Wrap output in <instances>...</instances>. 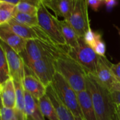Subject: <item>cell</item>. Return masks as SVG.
Here are the masks:
<instances>
[{
	"label": "cell",
	"instance_id": "6da1fadb",
	"mask_svg": "<svg viewBox=\"0 0 120 120\" xmlns=\"http://www.w3.org/2000/svg\"><path fill=\"white\" fill-rule=\"evenodd\" d=\"M88 75V88L90 91L98 120H116V105L110 91L92 74Z\"/></svg>",
	"mask_w": 120,
	"mask_h": 120
},
{
	"label": "cell",
	"instance_id": "7a4b0ae2",
	"mask_svg": "<svg viewBox=\"0 0 120 120\" xmlns=\"http://www.w3.org/2000/svg\"><path fill=\"white\" fill-rule=\"evenodd\" d=\"M55 66L56 72L59 73L77 93L87 89L88 75L86 71L67 54L56 59Z\"/></svg>",
	"mask_w": 120,
	"mask_h": 120
},
{
	"label": "cell",
	"instance_id": "3957f363",
	"mask_svg": "<svg viewBox=\"0 0 120 120\" xmlns=\"http://www.w3.org/2000/svg\"><path fill=\"white\" fill-rule=\"evenodd\" d=\"M68 47L58 46L53 42H44L40 40H27L25 48L20 54L25 65L44 58L57 59L67 54Z\"/></svg>",
	"mask_w": 120,
	"mask_h": 120
},
{
	"label": "cell",
	"instance_id": "277c9868",
	"mask_svg": "<svg viewBox=\"0 0 120 120\" xmlns=\"http://www.w3.org/2000/svg\"><path fill=\"white\" fill-rule=\"evenodd\" d=\"M51 86L58 98L72 112L75 117H81L84 120L77 93L59 73H56Z\"/></svg>",
	"mask_w": 120,
	"mask_h": 120
},
{
	"label": "cell",
	"instance_id": "5b68a950",
	"mask_svg": "<svg viewBox=\"0 0 120 120\" xmlns=\"http://www.w3.org/2000/svg\"><path fill=\"white\" fill-rule=\"evenodd\" d=\"M37 18L39 26L54 44L61 47H67L63 35L60 21L49 11L42 1L38 6Z\"/></svg>",
	"mask_w": 120,
	"mask_h": 120
},
{
	"label": "cell",
	"instance_id": "8992f818",
	"mask_svg": "<svg viewBox=\"0 0 120 120\" xmlns=\"http://www.w3.org/2000/svg\"><path fill=\"white\" fill-rule=\"evenodd\" d=\"M67 55L82 66L87 74H96L99 56L83 37H79V45L76 47H68Z\"/></svg>",
	"mask_w": 120,
	"mask_h": 120
},
{
	"label": "cell",
	"instance_id": "52a82bcc",
	"mask_svg": "<svg viewBox=\"0 0 120 120\" xmlns=\"http://www.w3.org/2000/svg\"><path fill=\"white\" fill-rule=\"evenodd\" d=\"M68 21L79 37L85 36L91 29L86 0H75L72 11Z\"/></svg>",
	"mask_w": 120,
	"mask_h": 120
},
{
	"label": "cell",
	"instance_id": "ba28073f",
	"mask_svg": "<svg viewBox=\"0 0 120 120\" xmlns=\"http://www.w3.org/2000/svg\"><path fill=\"white\" fill-rule=\"evenodd\" d=\"M55 59L44 58L26 65L30 71L47 88L51 85L56 73Z\"/></svg>",
	"mask_w": 120,
	"mask_h": 120
},
{
	"label": "cell",
	"instance_id": "9c48e42d",
	"mask_svg": "<svg viewBox=\"0 0 120 120\" xmlns=\"http://www.w3.org/2000/svg\"><path fill=\"white\" fill-rule=\"evenodd\" d=\"M0 47H1L5 52L9 66L11 78L14 81L22 83L25 74V65L20 54L1 40L0 41Z\"/></svg>",
	"mask_w": 120,
	"mask_h": 120
},
{
	"label": "cell",
	"instance_id": "30bf717a",
	"mask_svg": "<svg viewBox=\"0 0 120 120\" xmlns=\"http://www.w3.org/2000/svg\"><path fill=\"white\" fill-rule=\"evenodd\" d=\"M112 63H111L105 56H99L95 74L98 80L110 91L114 89L120 83L112 71Z\"/></svg>",
	"mask_w": 120,
	"mask_h": 120
},
{
	"label": "cell",
	"instance_id": "8fae6325",
	"mask_svg": "<svg viewBox=\"0 0 120 120\" xmlns=\"http://www.w3.org/2000/svg\"><path fill=\"white\" fill-rule=\"evenodd\" d=\"M25 74L22 81L23 87L26 91L39 100L46 94L47 88L30 71L26 65L25 66Z\"/></svg>",
	"mask_w": 120,
	"mask_h": 120
},
{
	"label": "cell",
	"instance_id": "7c38bea8",
	"mask_svg": "<svg viewBox=\"0 0 120 120\" xmlns=\"http://www.w3.org/2000/svg\"><path fill=\"white\" fill-rule=\"evenodd\" d=\"M0 40L18 54L24 51L27 41L12 31L7 24L0 25Z\"/></svg>",
	"mask_w": 120,
	"mask_h": 120
},
{
	"label": "cell",
	"instance_id": "4fadbf2b",
	"mask_svg": "<svg viewBox=\"0 0 120 120\" xmlns=\"http://www.w3.org/2000/svg\"><path fill=\"white\" fill-rule=\"evenodd\" d=\"M77 97L84 120H98L89 88L87 87L86 90L77 93Z\"/></svg>",
	"mask_w": 120,
	"mask_h": 120
},
{
	"label": "cell",
	"instance_id": "5bb4252c",
	"mask_svg": "<svg viewBox=\"0 0 120 120\" xmlns=\"http://www.w3.org/2000/svg\"><path fill=\"white\" fill-rule=\"evenodd\" d=\"M43 3L47 8H51L57 16L63 17L64 20H68L73 9L75 0H51Z\"/></svg>",
	"mask_w": 120,
	"mask_h": 120
},
{
	"label": "cell",
	"instance_id": "9a60e30c",
	"mask_svg": "<svg viewBox=\"0 0 120 120\" xmlns=\"http://www.w3.org/2000/svg\"><path fill=\"white\" fill-rule=\"evenodd\" d=\"M0 94L1 105L8 108H15V89L14 82L11 78L0 84Z\"/></svg>",
	"mask_w": 120,
	"mask_h": 120
},
{
	"label": "cell",
	"instance_id": "2e32d148",
	"mask_svg": "<svg viewBox=\"0 0 120 120\" xmlns=\"http://www.w3.org/2000/svg\"><path fill=\"white\" fill-rule=\"evenodd\" d=\"M46 95L52 101L56 110L59 120H76L75 116L58 98L51 85L47 87Z\"/></svg>",
	"mask_w": 120,
	"mask_h": 120
},
{
	"label": "cell",
	"instance_id": "e0dca14e",
	"mask_svg": "<svg viewBox=\"0 0 120 120\" xmlns=\"http://www.w3.org/2000/svg\"><path fill=\"white\" fill-rule=\"evenodd\" d=\"M25 115L30 120H45L39 105V100L25 90Z\"/></svg>",
	"mask_w": 120,
	"mask_h": 120
},
{
	"label": "cell",
	"instance_id": "ac0fdd59",
	"mask_svg": "<svg viewBox=\"0 0 120 120\" xmlns=\"http://www.w3.org/2000/svg\"><path fill=\"white\" fill-rule=\"evenodd\" d=\"M7 25L12 31L26 40H39V35L34 27H30L20 23L13 18H12Z\"/></svg>",
	"mask_w": 120,
	"mask_h": 120
},
{
	"label": "cell",
	"instance_id": "d6986e66",
	"mask_svg": "<svg viewBox=\"0 0 120 120\" xmlns=\"http://www.w3.org/2000/svg\"><path fill=\"white\" fill-rule=\"evenodd\" d=\"M83 38L98 56H105L106 46L99 33L94 32L91 28Z\"/></svg>",
	"mask_w": 120,
	"mask_h": 120
},
{
	"label": "cell",
	"instance_id": "ffe728a7",
	"mask_svg": "<svg viewBox=\"0 0 120 120\" xmlns=\"http://www.w3.org/2000/svg\"><path fill=\"white\" fill-rule=\"evenodd\" d=\"M63 35L68 47H76L79 45V37L68 20L60 21Z\"/></svg>",
	"mask_w": 120,
	"mask_h": 120
},
{
	"label": "cell",
	"instance_id": "44dd1931",
	"mask_svg": "<svg viewBox=\"0 0 120 120\" xmlns=\"http://www.w3.org/2000/svg\"><path fill=\"white\" fill-rule=\"evenodd\" d=\"M15 89V110L24 120H27L25 115V88L22 83L14 81Z\"/></svg>",
	"mask_w": 120,
	"mask_h": 120
},
{
	"label": "cell",
	"instance_id": "7402d4cb",
	"mask_svg": "<svg viewBox=\"0 0 120 120\" xmlns=\"http://www.w3.org/2000/svg\"><path fill=\"white\" fill-rule=\"evenodd\" d=\"M39 105L44 117H46L49 120H59L56 110L46 94L39 100Z\"/></svg>",
	"mask_w": 120,
	"mask_h": 120
},
{
	"label": "cell",
	"instance_id": "603a6c76",
	"mask_svg": "<svg viewBox=\"0 0 120 120\" xmlns=\"http://www.w3.org/2000/svg\"><path fill=\"white\" fill-rule=\"evenodd\" d=\"M16 6L8 2L0 1V25L7 24L12 18Z\"/></svg>",
	"mask_w": 120,
	"mask_h": 120
},
{
	"label": "cell",
	"instance_id": "cb8c5ba5",
	"mask_svg": "<svg viewBox=\"0 0 120 120\" xmlns=\"http://www.w3.org/2000/svg\"><path fill=\"white\" fill-rule=\"evenodd\" d=\"M13 18L16 21H18V23L30 26V27L39 26L37 16H31L27 13H24L18 11L16 8L14 11Z\"/></svg>",
	"mask_w": 120,
	"mask_h": 120
},
{
	"label": "cell",
	"instance_id": "d4e9b609",
	"mask_svg": "<svg viewBox=\"0 0 120 120\" xmlns=\"http://www.w3.org/2000/svg\"><path fill=\"white\" fill-rule=\"evenodd\" d=\"M11 79L9 66L4 50L0 47V84Z\"/></svg>",
	"mask_w": 120,
	"mask_h": 120
},
{
	"label": "cell",
	"instance_id": "484cf974",
	"mask_svg": "<svg viewBox=\"0 0 120 120\" xmlns=\"http://www.w3.org/2000/svg\"><path fill=\"white\" fill-rule=\"evenodd\" d=\"M1 120H24L15 109L8 108L1 105Z\"/></svg>",
	"mask_w": 120,
	"mask_h": 120
},
{
	"label": "cell",
	"instance_id": "4316f807",
	"mask_svg": "<svg viewBox=\"0 0 120 120\" xmlns=\"http://www.w3.org/2000/svg\"><path fill=\"white\" fill-rule=\"evenodd\" d=\"M16 9L20 12L34 16H37L38 13V7L25 1H20L18 4L16 5Z\"/></svg>",
	"mask_w": 120,
	"mask_h": 120
},
{
	"label": "cell",
	"instance_id": "83f0119b",
	"mask_svg": "<svg viewBox=\"0 0 120 120\" xmlns=\"http://www.w3.org/2000/svg\"><path fill=\"white\" fill-rule=\"evenodd\" d=\"M110 93L115 104L120 106V83L110 91Z\"/></svg>",
	"mask_w": 120,
	"mask_h": 120
},
{
	"label": "cell",
	"instance_id": "f1b7e54d",
	"mask_svg": "<svg viewBox=\"0 0 120 120\" xmlns=\"http://www.w3.org/2000/svg\"><path fill=\"white\" fill-rule=\"evenodd\" d=\"M88 6H90L93 10L98 11V8L101 6L102 4L105 3V0H86Z\"/></svg>",
	"mask_w": 120,
	"mask_h": 120
},
{
	"label": "cell",
	"instance_id": "f546056e",
	"mask_svg": "<svg viewBox=\"0 0 120 120\" xmlns=\"http://www.w3.org/2000/svg\"><path fill=\"white\" fill-rule=\"evenodd\" d=\"M111 69L115 79L120 83V62L118 64H112Z\"/></svg>",
	"mask_w": 120,
	"mask_h": 120
},
{
	"label": "cell",
	"instance_id": "4dcf8cb0",
	"mask_svg": "<svg viewBox=\"0 0 120 120\" xmlns=\"http://www.w3.org/2000/svg\"><path fill=\"white\" fill-rule=\"evenodd\" d=\"M0 1H5V2H8V3H10V4H14V5H17L18 4H19L21 0H0Z\"/></svg>",
	"mask_w": 120,
	"mask_h": 120
},
{
	"label": "cell",
	"instance_id": "1f68e13d",
	"mask_svg": "<svg viewBox=\"0 0 120 120\" xmlns=\"http://www.w3.org/2000/svg\"><path fill=\"white\" fill-rule=\"evenodd\" d=\"M116 114L117 119L120 120V106L119 105H116Z\"/></svg>",
	"mask_w": 120,
	"mask_h": 120
},
{
	"label": "cell",
	"instance_id": "d6a6232c",
	"mask_svg": "<svg viewBox=\"0 0 120 120\" xmlns=\"http://www.w3.org/2000/svg\"><path fill=\"white\" fill-rule=\"evenodd\" d=\"M116 28H117V31H118V33H119L120 37V28H118V27H116Z\"/></svg>",
	"mask_w": 120,
	"mask_h": 120
},
{
	"label": "cell",
	"instance_id": "836d02e7",
	"mask_svg": "<svg viewBox=\"0 0 120 120\" xmlns=\"http://www.w3.org/2000/svg\"><path fill=\"white\" fill-rule=\"evenodd\" d=\"M76 120H84L83 119H82L81 117H76Z\"/></svg>",
	"mask_w": 120,
	"mask_h": 120
},
{
	"label": "cell",
	"instance_id": "e575fe53",
	"mask_svg": "<svg viewBox=\"0 0 120 120\" xmlns=\"http://www.w3.org/2000/svg\"><path fill=\"white\" fill-rule=\"evenodd\" d=\"M51 1V0H41L42 2H46V1Z\"/></svg>",
	"mask_w": 120,
	"mask_h": 120
},
{
	"label": "cell",
	"instance_id": "d590c367",
	"mask_svg": "<svg viewBox=\"0 0 120 120\" xmlns=\"http://www.w3.org/2000/svg\"><path fill=\"white\" fill-rule=\"evenodd\" d=\"M119 120L118 119H117V120Z\"/></svg>",
	"mask_w": 120,
	"mask_h": 120
},
{
	"label": "cell",
	"instance_id": "8d00e7d4",
	"mask_svg": "<svg viewBox=\"0 0 120 120\" xmlns=\"http://www.w3.org/2000/svg\"><path fill=\"white\" fill-rule=\"evenodd\" d=\"M27 120H29V119H27Z\"/></svg>",
	"mask_w": 120,
	"mask_h": 120
}]
</instances>
